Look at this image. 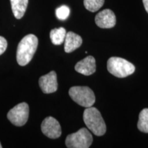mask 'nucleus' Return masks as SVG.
Masks as SVG:
<instances>
[{
  "label": "nucleus",
  "instance_id": "f257e3e1",
  "mask_svg": "<svg viewBox=\"0 0 148 148\" xmlns=\"http://www.w3.org/2000/svg\"><path fill=\"white\" fill-rule=\"evenodd\" d=\"M38 44V38L34 34H27L22 38L16 50V60L19 65L25 66L30 62L36 52Z\"/></svg>",
  "mask_w": 148,
  "mask_h": 148
},
{
  "label": "nucleus",
  "instance_id": "f03ea898",
  "mask_svg": "<svg viewBox=\"0 0 148 148\" xmlns=\"http://www.w3.org/2000/svg\"><path fill=\"white\" fill-rule=\"evenodd\" d=\"M83 120L88 129L96 136H102L106 132V125L102 116L95 107H88L84 111Z\"/></svg>",
  "mask_w": 148,
  "mask_h": 148
},
{
  "label": "nucleus",
  "instance_id": "7ed1b4c3",
  "mask_svg": "<svg viewBox=\"0 0 148 148\" xmlns=\"http://www.w3.org/2000/svg\"><path fill=\"white\" fill-rule=\"evenodd\" d=\"M107 69L114 76L123 78L132 75L135 71V66L123 58L111 57L107 62Z\"/></svg>",
  "mask_w": 148,
  "mask_h": 148
},
{
  "label": "nucleus",
  "instance_id": "20e7f679",
  "mask_svg": "<svg viewBox=\"0 0 148 148\" xmlns=\"http://www.w3.org/2000/svg\"><path fill=\"white\" fill-rule=\"evenodd\" d=\"M69 96L73 100L82 107H91L95 101V96L88 86H73L69 90Z\"/></svg>",
  "mask_w": 148,
  "mask_h": 148
},
{
  "label": "nucleus",
  "instance_id": "39448f33",
  "mask_svg": "<svg viewBox=\"0 0 148 148\" xmlns=\"http://www.w3.org/2000/svg\"><path fill=\"white\" fill-rule=\"evenodd\" d=\"M92 136L86 128L82 127L66 136V146L68 148H88L92 143Z\"/></svg>",
  "mask_w": 148,
  "mask_h": 148
},
{
  "label": "nucleus",
  "instance_id": "423d86ee",
  "mask_svg": "<svg viewBox=\"0 0 148 148\" xmlns=\"http://www.w3.org/2000/svg\"><path fill=\"white\" fill-rule=\"evenodd\" d=\"M29 116V106L27 103H18L9 110L7 117L16 126H23L26 123Z\"/></svg>",
  "mask_w": 148,
  "mask_h": 148
},
{
  "label": "nucleus",
  "instance_id": "0eeeda50",
  "mask_svg": "<svg viewBox=\"0 0 148 148\" xmlns=\"http://www.w3.org/2000/svg\"><path fill=\"white\" fill-rule=\"evenodd\" d=\"M41 131L46 136L52 139L59 138L62 134L60 123L52 116H47L42 121Z\"/></svg>",
  "mask_w": 148,
  "mask_h": 148
},
{
  "label": "nucleus",
  "instance_id": "6e6552de",
  "mask_svg": "<svg viewBox=\"0 0 148 148\" xmlns=\"http://www.w3.org/2000/svg\"><path fill=\"white\" fill-rule=\"evenodd\" d=\"M38 83L44 93L49 94L56 92L58 89L56 73L52 71L45 75H42L39 78Z\"/></svg>",
  "mask_w": 148,
  "mask_h": 148
},
{
  "label": "nucleus",
  "instance_id": "1a4fd4ad",
  "mask_svg": "<svg viewBox=\"0 0 148 148\" xmlns=\"http://www.w3.org/2000/svg\"><path fill=\"white\" fill-rule=\"evenodd\" d=\"M95 23L101 28H112L116 24L115 14L110 9L99 12L95 16Z\"/></svg>",
  "mask_w": 148,
  "mask_h": 148
},
{
  "label": "nucleus",
  "instance_id": "9d476101",
  "mask_svg": "<svg viewBox=\"0 0 148 148\" xmlns=\"http://www.w3.org/2000/svg\"><path fill=\"white\" fill-rule=\"evenodd\" d=\"M75 70L84 75H90L96 71L95 59L91 56H88L83 60L77 62Z\"/></svg>",
  "mask_w": 148,
  "mask_h": 148
},
{
  "label": "nucleus",
  "instance_id": "9b49d317",
  "mask_svg": "<svg viewBox=\"0 0 148 148\" xmlns=\"http://www.w3.org/2000/svg\"><path fill=\"white\" fill-rule=\"evenodd\" d=\"M82 44V38L78 34L73 32L66 33L64 39V51L71 53L80 47Z\"/></svg>",
  "mask_w": 148,
  "mask_h": 148
},
{
  "label": "nucleus",
  "instance_id": "f8f14e48",
  "mask_svg": "<svg viewBox=\"0 0 148 148\" xmlns=\"http://www.w3.org/2000/svg\"><path fill=\"white\" fill-rule=\"evenodd\" d=\"M10 1L14 17L17 19H20L25 14L28 4V0H10Z\"/></svg>",
  "mask_w": 148,
  "mask_h": 148
},
{
  "label": "nucleus",
  "instance_id": "ddd939ff",
  "mask_svg": "<svg viewBox=\"0 0 148 148\" xmlns=\"http://www.w3.org/2000/svg\"><path fill=\"white\" fill-rule=\"evenodd\" d=\"M66 31L64 27H59L51 29L50 32V39L51 42L55 45H60L64 42Z\"/></svg>",
  "mask_w": 148,
  "mask_h": 148
},
{
  "label": "nucleus",
  "instance_id": "4468645a",
  "mask_svg": "<svg viewBox=\"0 0 148 148\" xmlns=\"http://www.w3.org/2000/svg\"><path fill=\"white\" fill-rule=\"evenodd\" d=\"M137 127L140 132L148 133V108H144L140 111Z\"/></svg>",
  "mask_w": 148,
  "mask_h": 148
},
{
  "label": "nucleus",
  "instance_id": "2eb2a0df",
  "mask_svg": "<svg viewBox=\"0 0 148 148\" xmlns=\"http://www.w3.org/2000/svg\"><path fill=\"white\" fill-rule=\"evenodd\" d=\"M104 0H84V5L86 10L94 12L103 6Z\"/></svg>",
  "mask_w": 148,
  "mask_h": 148
},
{
  "label": "nucleus",
  "instance_id": "dca6fc26",
  "mask_svg": "<svg viewBox=\"0 0 148 148\" xmlns=\"http://www.w3.org/2000/svg\"><path fill=\"white\" fill-rule=\"evenodd\" d=\"M70 14V9L66 5H62L56 10V15L59 19L64 20Z\"/></svg>",
  "mask_w": 148,
  "mask_h": 148
},
{
  "label": "nucleus",
  "instance_id": "f3484780",
  "mask_svg": "<svg viewBox=\"0 0 148 148\" xmlns=\"http://www.w3.org/2000/svg\"><path fill=\"white\" fill-rule=\"evenodd\" d=\"M7 46H8V42L5 38L3 36H0V55L5 52L7 49Z\"/></svg>",
  "mask_w": 148,
  "mask_h": 148
},
{
  "label": "nucleus",
  "instance_id": "a211bd4d",
  "mask_svg": "<svg viewBox=\"0 0 148 148\" xmlns=\"http://www.w3.org/2000/svg\"><path fill=\"white\" fill-rule=\"evenodd\" d=\"M143 3L145 10L147 11V12L148 13V0H143Z\"/></svg>",
  "mask_w": 148,
  "mask_h": 148
},
{
  "label": "nucleus",
  "instance_id": "6ab92c4d",
  "mask_svg": "<svg viewBox=\"0 0 148 148\" xmlns=\"http://www.w3.org/2000/svg\"><path fill=\"white\" fill-rule=\"evenodd\" d=\"M2 147V146H1V143H0V148H1Z\"/></svg>",
  "mask_w": 148,
  "mask_h": 148
}]
</instances>
